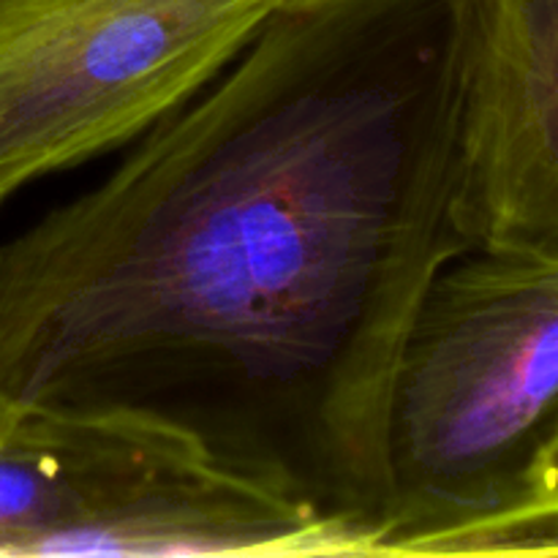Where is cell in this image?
I'll return each mask as SVG.
<instances>
[{"label":"cell","mask_w":558,"mask_h":558,"mask_svg":"<svg viewBox=\"0 0 558 558\" xmlns=\"http://www.w3.org/2000/svg\"><path fill=\"white\" fill-rule=\"evenodd\" d=\"M463 251L450 3L272 11L112 174L0 243V398L207 376L294 423L381 554L398 365Z\"/></svg>","instance_id":"1"},{"label":"cell","mask_w":558,"mask_h":558,"mask_svg":"<svg viewBox=\"0 0 558 558\" xmlns=\"http://www.w3.org/2000/svg\"><path fill=\"white\" fill-rule=\"evenodd\" d=\"M289 466L125 401L0 398V556H376Z\"/></svg>","instance_id":"2"},{"label":"cell","mask_w":558,"mask_h":558,"mask_svg":"<svg viewBox=\"0 0 558 558\" xmlns=\"http://www.w3.org/2000/svg\"><path fill=\"white\" fill-rule=\"evenodd\" d=\"M558 423V256L469 248L425 292L390 403L381 554L510 510Z\"/></svg>","instance_id":"3"},{"label":"cell","mask_w":558,"mask_h":558,"mask_svg":"<svg viewBox=\"0 0 558 558\" xmlns=\"http://www.w3.org/2000/svg\"><path fill=\"white\" fill-rule=\"evenodd\" d=\"M270 16L265 0H0V205L140 140Z\"/></svg>","instance_id":"4"},{"label":"cell","mask_w":558,"mask_h":558,"mask_svg":"<svg viewBox=\"0 0 558 558\" xmlns=\"http://www.w3.org/2000/svg\"><path fill=\"white\" fill-rule=\"evenodd\" d=\"M447 3L458 234L558 256V0Z\"/></svg>","instance_id":"5"},{"label":"cell","mask_w":558,"mask_h":558,"mask_svg":"<svg viewBox=\"0 0 558 558\" xmlns=\"http://www.w3.org/2000/svg\"><path fill=\"white\" fill-rule=\"evenodd\" d=\"M558 556V499L523 505L441 537L428 556Z\"/></svg>","instance_id":"6"},{"label":"cell","mask_w":558,"mask_h":558,"mask_svg":"<svg viewBox=\"0 0 558 558\" xmlns=\"http://www.w3.org/2000/svg\"><path fill=\"white\" fill-rule=\"evenodd\" d=\"M556 499H558V423L554 425L548 439H545V445L539 447L532 466H529L526 480H523L521 499H518L512 507L543 505V501H556Z\"/></svg>","instance_id":"7"},{"label":"cell","mask_w":558,"mask_h":558,"mask_svg":"<svg viewBox=\"0 0 558 558\" xmlns=\"http://www.w3.org/2000/svg\"><path fill=\"white\" fill-rule=\"evenodd\" d=\"M272 11H308L322 9V5L343 3V0H265Z\"/></svg>","instance_id":"8"}]
</instances>
